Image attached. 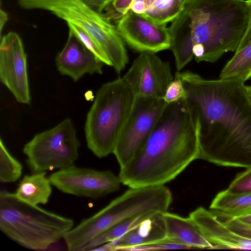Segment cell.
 I'll use <instances>...</instances> for the list:
<instances>
[{
    "instance_id": "29",
    "label": "cell",
    "mask_w": 251,
    "mask_h": 251,
    "mask_svg": "<svg viewBox=\"0 0 251 251\" xmlns=\"http://www.w3.org/2000/svg\"><path fill=\"white\" fill-rule=\"evenodd\" d=\"M223 222L230 230L240 236L251 240V226L240 222L233 218L226 217Z\"/></svg>"
},
{
    "instance_id": "22",
    "label": "cell",
    "mask_w": 251,
    "mask_h": 251,
    "mask_svg": "<svg viewBox=\"0 0 251 251\" xmlns=\"http://www.w3.org/2000/svg\"><path fill=\"white\" fill-rule=\"evenodd\" d=\"M157 212H151L135 216L115 225L93 239L86 246L84 251L94 250L104 244L117 239L144 220Z\"/></svg>"
},
{
    "instance_id": "25",
    "label": "cell",
    "mask_w": 251,
    "mask_h": 251,
    "mask_svg": "<svg viewBox=\"0 0 251 251\" xmlns=\"http://www.w3.org/2000/svg\"><path fill=\"white\" fill-rule=\"evenodd\" d=\"M226 191L233 195L251 193V168L238 174Z\"/></svg>"
},
{
    "instance_id": "13",
    "label": "cell",
    "mask_w": 251,
    "mask_h": 251,
    "mask_svg": "<svg viewBox=\"0 0 251 251\" xmlns=\"http://www.w3.org/2000/svg\"><path fill=\"white\" fill-rule=\"evenodd\" d=\"M116 26L125 43L136 51L156 53L170 49V35L166 25L129 10L117 21Z\"/></svg>"
},
{
    "instance_id": "23",
    "label": "cell",
    "mask_w": 251,
    "mask_h": 251,
    "mask_svg": "<svg viewBox=\"0 0 251 251\" xmlns=\"http://www.w3.org/2000/svg\"><path fill=\"white\" fill-rule=\"evenodd\" d=\"M21 163L8 151L1 139L0 140V181L2 183L13 182L22 176Z\"/></svg>"
},
{
    "instance_id": "34",
    "label": "cell",
    "mask_w": 251,
    "mask_h": 251,
    "mask_svg": "<svg viewBox=\"0 0 251 251\" xmlns=\"http://www.w3.org/2000/svg\"><path fill=\"white\" fill-rule=\"evenodd\" d=\"M8 19L7 14L0 8V32L1 33L2 29L7 22Z\"/></svg>"
},
{
    "instance_id": "10",
    "label": "cell",
    "mask_w": 251,
    "mask_h": 251,
    "mask_svg": "<svg viewBox=\"0 0 251 251\" xmlns=\"http://www.w3.org/2000/svg\"><path fill=\"white\" fill-rule=\"evenodd\" d=\"M51 184L63 193L98 199L118 190L119 176L110 171H100L74 165L59 170L49 177Z\"/></svg>"
},
{
    "instance_id": "15",
    "label": "cell",
    "mask_w": 251,
    "mask_h": 251,
    "mask_svg": "<svg viewBox=\"0 0 251 251\" xmlns=\"http://www.w3.org/2000/svg\"><path fill=\"white\" fill-rule=\"evenodd\" d=\"M214 249L251 250V240L234 232L211 211L200 207L189 217Z\"/></svg>"
},
{
    "instance_id": "9",
    "label": "cell",
    "mask_w": 251,
    "mask_h": 251,
    "mask_svg": "<svg viewBox=\"0 0 251 251\" xmlns=\"http://www.w3.org/2000/svg\"><path fill=\"white\" fill-rule=\"evenodd\" d=\"M168 104L163 98L136 96L113 153L120 168L132 159L145 143Z\"/></svg>"
},
{
    "instance_id": "20",
    "label": "cell",
    "mask_w": 251,
    "mask_h": 251,
    "mask_svg": "<svg viewBox=\"0 0 251 251\" xmlns=\"http://www.w3.org/2000/svg\"><path fill=\"white\" fill-rule=\"evenodd\" d=\"M219 78L235 79L243 82L251 78V42L235 52L222 70Z\"/></svg>"
},
{
    "instance_id": "7",
    "label": "cell",
    "mask_w": 251,
    "mask_h": 251,
    "mask_svg": "<svg viewBox=\"0 0 251 251\" xmlns=\"http://www.w3.org/2000/svg\"><path fill=\"white\" fill-rule=\"evenodd\" d=\"M25 9H42L72 24L89 34L106 53L117 74L128 63L125 42L117 26L105 14L84 0H18Z\"/></svg>"
},
{
    "instance_id": "14",
    "label": "cell",
    "mask_w": 251,
    "mask_h": 251,
    "mask_svg": "<svg viewBox=\"0 0 251 251\" xmlns=\"http://www.w3.org/2000/svg\"><path fill=\"white\" fill-rule=\"evenodd\" d=\"M55 65L62 75L77 81L85 74H102L105 65L87 49L72 30L69 29L67 41L57 55Z\"/></svg>"
},
{
    "instance_id": "18",
    "label": "cell",
    "mask_w": 251,
    "mask_h": 251,
    "mask_svg": "<svg viewBox=\"0 0 251 251\" xmlns=\"http://www.w3.org/2000/svg\"><path fill=\"white\" fill-rule=\"evenodd\" d=\"M51 183L46 172L26 175L20 181L15 194L21 200L37 205L46 204L52 193Z\"/></svg>"
},
{
    "instance_id": "12",
    "label": "cell",
    "mask_w": 251,
    "mask_h": 251,
    "mask_svg": "<svg viewBox=\"0 0 251 251\" xmlns=\"http://www.w3.org/2000/svg\"><path fill=\"white\" fill-rule=\"evenodd\" d=\"M0 79L18 102L30 104L26 54L21 38L14 32L0 37Z\"/></svg>"
},
{
    "instance_id": "32",
    "label": "cell",
    "mask_w": 251,
    "mask_h": 251,
    "mask_svg": "<svg viewBox=\"0 0 251 251\" xmlns=\"http://www.w3.org/2000/svg\"><path fill=\"white\" fill-rule=\"evenodd\" d=\"M88 5L100 12H102L105 7L113 0H84Z\"/></svg>"
},
{
    "instance_id": "28",
    "label": "cell",
    "mask_w": 251,
    "mask_h": 251,
    "mask_svg": "<svg viewBox=\"0 0 251 251\" xmlns=\"http://www.w3.org/2000/svg\"><path fill=\"white\" fill-rule=\"evenodd\" d=\"M184 96L185 91L183 85L178 76L176 74L175 78L167 87L163 99L167 103H169L178 101Z\"/></svg>"
},
{
    "instance_id": "33",
    "label": "cell",
    "mask_w": 251,
    "mask_h": 251,
    "mask_svg": "<svg viewBox=\"0 0 251 251\" xmlns=\"http://www.w3.org/2000/svg\"><path fill=\"white\" fill-rule=\"evenodd\" d=\"M244 225L251 226V214L233 218Z\"/></svg>"
},
{
    "instance_id": "1",
    "label": "cell",
    "mask_w": 251,
    "mask_h": 251,
    "mask_svg": "<svg viewBox=\"0 0 251 251\" xmlns=\"http://www.w3.org/2000/svg\"><path fill=\"white\" fill-rule=\"evenodd\" d=\"M198 119L199 159L217 165L251 168V99L244 82L176 73Z\"/></svg>"
},
{
    "instance_id": "17",
    "label": "cell",
    "mask_w": 251,
    "mask_h": 251,
    "mask_svg": "<svg viewBox=\"0 0 251 251\" xmlns=\"http://www.w3.org/2000/svg\"><path fill=\"white\" fill-rule=\"evenodd\" d=\"M162 217L168 239L192 249H214L189 217H182L167 211L162 213Z\"/></svg>"
},
{
    "instance_id": "30",
    "label": "cell",
    "mask_w": 251,
    "mask_h": 251,
    "mask_svg": "<svg viewBox=\"0 0 251 251\" xmlns=\"http://www.w3.org/2000/svg\"><path fill=\"white\" fill-rule=\"evenodd\" d=\"M250 13L249 25L246 33L236 51L239 50L251 42V0H246Z\"/></svg>"
},
{
    "instance_id": "8",
    "label": "cell",
    "mask_w": 251,
    "mask_h": 251,
    "mask_svg": "<svg viewBox=\"0 0 251 251\" xmlns=\"http://www.w3.org/2000/svg\"><path fill=\"white\" fill-rule=\"evenodd\" d=\"M80 145L72 120L66 118L53 128L35 135L23 151L30 171L35 173L74 165Z\"/></svg>"
},
{
    "instance_id": "19",
    "label": "cell",
    "mask_w": 251,
    "mask_h": 251,
    "mask_svg": "<svg viewBox=\"0 0 251 251\" xmlns=\"http://www.w3.org/2000/svg\"><path fill=\"white\" fill-rule=\"evenodd\" d=\"M210 209L220 217L234 218L251 214V193L233 195L226 190L219 192Z\"/></svg>"
},
{
    "instance_id": "5",
    "label": "cell",
    "mask_w": 251,
    "mask_h": 251,
    "mask_svg": "<svg viewBox=\"0 0 251 251\" xmlns=\"http://www.w3.org/2000/svg\"><path fill=\"white\" fill-rule=\"evenodd\" d=\"M73 220L27 203L15 193L0 192V229L19 245L43 251L74 227Z\"/></svg>"
},
{
    "instance_id": "26",
    "label": "cell",
    "mask_w": 251,
    "mask_h": 251,
    "mask_svg": "<svg viewBox=\"0 0 251 251\" xmlns=\"http://www.w3.org/2000/svg\"><path fill=\"white\" fill-rule=\"evenodd\" d=\"M176 249H192L189 246L176 243L166 238L149 244L130 248L126 251H158Z\"/></svg>"
},
{
    "instance_id": "11",
    "label": "cell",
    "mask_w": 251,
    "mask_h": 251,
    "mask_svg": "<svg viewBox=\"0 0 251 251\" xmlns=\"http://www.w3.org/2000/svg\"><path fill=\"white\" fill-rule=\"evenodd\" d=\"M136 96L163 98L174 79L170 64L155 53L140 52L122 77Z\"/></svg>"
},
{
    "instance_id": "31",
    "label": "cell",
    "mask_w": 251,
    "mask_h": 251,
    "mask_svg": "<svg viewBox=\"0 0 251 251\" xmlns=\"http://www.w3.org/2000/svg\"><path fill=\"white\" fill-rule=\"evenodd\" d=\"M148 0H133L130 9L141 15L143 14L148 7Z\"/></svg>"
},
{
    "instance_id": "4",
    "label": "cell",
    "mask_w": 251,
    "mask_h": 251,
    "mask_svg": "<svg viewBox=\"0 0 251 251\" xmlns=\"http://www.w3.org/2000/svg\"><path fill=\"white\" fill-rule=\"evenodd\" d=\"M172 200L164 185L130 188L66 232L63 239L69 251H83L93 239L118 223L149 212H167Z\"/></svg>"
},
{
    "instance_id": "3",
    "label": "cell",
    "mask_w": 251,
    "mask_h": 251,
    "mask_svg": "<svg viewBox=\"0 0 251 251\" xmlns=\"http://www.w3.org/2000/svg\"><path fill=\"white\" fill-rule=\"evenodd\" d=\"M183 11L197 62L214 63L226 52H235L249 25L244 0H188Z\"/></svg>"
},
{
    "instance_id": "24",
    "label": "cell",
    "mask_w": 251,
    "mask_h": 251,
    "mask_svg": "<svg viewBox=\"0 0 251 251\" xmlns=\"http://www.w3.org/2000/svg\"><path fill=\"white\" fill-rule=\"evenodd\" d=\"M67 25L69 29L73 31L87 49L105 65L112 67V63L106 53L89 34L74 24H67Z\"/></svg>"
},
{
    "instance_id": "6",
    "label": "cell",
    "mask_w": 251,
    "mask_h": 251,
    "mask_svg": "<svg viewBox=\"0 0 251 251\" xmlns=\"http://www.w3.org/2000/svg\"><path fill=\"white\" fill-rule=\"evenodd\" d=\"M135 98L122 77L103 84L97 91L84 126L87 147L97 157L113 153Z\"/></svg>"
},
{
    "instance_id": "21",
    "label": "cell",
    "mask_w": 251,
    "mask_h": 251,
    "mask_svg": "<svg viewBox=\"0 0 251 251\" xmlns=\"http://www.w3.org/2000/svg\"><path fill=\"white\" fill-rule=\"evenodd\" d=\"M188 0H149L142 15L163 25L173 22L182 12Z\"/></svg>"
},
{
    "instance_id": "2",
    "label": "cell",
    "mask_w": 251,
    "mask_h": 251,
    "mask_svg": "<svg viewBox=\"0 0 251 251\" xmlns=\"http://www.w3.org/2000/svg\"><path fill=\"white\" fill-rule=\"evenodd\" d=\"M198 119L184 98L167 105L155 127L132 159L120 168L129 188L164 185L199 159Z\"/></svg>"
},
{
    "instance_id": "27",
    "label": "cell",
    "mask_w": 251,
    "mask_h": 251,
    "mask_svg": "<svg viewBox=\"0 0 251 251\" xmlns=\"http://www.w3.org/2000/svg\"><path fill=\"white\" fill-rule=\"evenodd\" d=\"M133 0H113L104 9L107 12L105 14L111 20H119L130 9Z\"/></svg>"
},
{
    "instance_id": "16",
    "label": "cell",
    "mask_w": 251,
    "mask_h": 251,
    "mask_svg": "<svg viewBox=\"0 0 251 251\" xmlns=\"http://www.w3.org/2000/svg\"><path fill=\"white\" fill-rule=\"evenodd\" d=\"M162 213L157 212L144 220L117 239L108 242L111 251L149 244L166 238V231Z\"/></svg>"
},
{
    "instance_id": "35",
    "label": "cell",
    "mask_w": 251,
    "mask_h": 251,
    "mask_svg": "<svg viewBox=\"0 0 251 251\" xmlns=\"http://www.w3.org/2000/svg\"><path fill=\"white\" fill-rule=\"evenodd\" d=\"M248 93L251 99V86H246Z\"/></svg>"
}]
</instances>
